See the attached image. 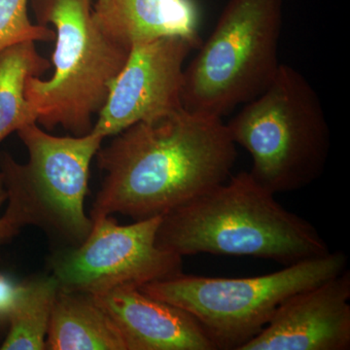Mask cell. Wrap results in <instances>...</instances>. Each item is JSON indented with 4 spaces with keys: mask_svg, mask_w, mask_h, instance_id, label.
<instances>
[{
    "mask_svg": "<svg viewBox=\"0 0 350 350\" xmlns=\"http://www.w3.org/2000/svg\"><path fill=\"white\" fill-rule=\"evenodd\" d=\"M236 146L222 118L184 108L135 124L96 153L105 177L90 218L163 216L228 180Z\"/></svg>",
    "mask_w": 350,
    "mask_h": 350,
    "instance_id": "1",
    "label": "cell"
},
{
    "mask_svg": "<svg viewBox=\"0 0 350 350\" xmlns=\"http://www.w3.org/2000/svg\"><path fill=\"white\" fill-rule=\"evenodd\" d=\"M250 172L163 214L159 247L183 256H248L283 266L322 256L328 244L308 220L287 211Z\"/></svg>",
    "mask_w": 350,
    "mask_h": 350,
    "instance_id": "2",
    "label": "cell"
},
{
    "mask_svg": "<svg viewBox=\"0 0 350 350\" xmlns=\"http://www.w3.org/2000/svg\"><path fill=\"white\" fill-rule=\"evenodd\" d=\"M226 125L250 154L253 178L273 194L300 190L323 174L331 147L325 112L292 66L280 64L271 84Z\"/></svg>",
    "mask_w": 350,
    "mask_h": 350,
    "instance_id": "3",
    "label": "cell"
},
{
    "mask_svg": "<svg viewBox=\"0 0 350 350\" xmlns=\"http://www.w3.org/2000/svg\"><path fill=\"white\" fill-rule=\"evenodd\" d=\"M34 9L39 25L56 29L55 70L48 80L27 78L25 98L48 130L62 126L75 137L88 135L131 49L101 29L91 0H34Z\"/></svg>",
    "mask_w": 350,
    "mask_h": 350,
    "instance_id": "4",
    "label": "cell"
},
{
    "mask_svg": "<svg viewBox=\"0 0 350 350\" xmlns=\"http://www.w3.org/2000/svg\"><path fill=\"white\" fill-rule=\"evenodd\" d=\"M29 152L27 163L0 153V172L6 189L2 217L14 234L25 226L41 228L73 246L89 236L93 221L85 213L90 165L103 137L91 133L82 137H55L38 123L17 131Z\"/></svg>",
    "mask_w": 350,
    "mask_h": 350,
    "instance_id": "5",
    "label": "cell"
},
{
    "mask_svg": "<svg viewBox=\"0 0 350 350\" xmlns=\"http://www.w3.org/2000/svg\"><path fill=\"white\" fill-rule=\"evenodd\" d=\"M283 0H230L184 68V109L222 118L252 100L278 73Z\"/></svg>",
    "mask_w": 350,
    "mask_h": 350,
    "instance_id": "6",
    "label": "cell"
},
{
    "mask_svg": "<svg viewBox=\"0 0 350 350\" xmlns=\"http://www.w3.org/2000/svg\"><path fill=\"white\" fill-rule=\"evenodd\" d=\"M347 262L342 251H330L268 275L225 278L181 273L139 289L190 313L216 350H241L268 325L287 298L340 275Z\"/></svg>",
    "mask_w": 350,
    "mask_h": 350,
    "instance_id": "7",
    "label": "cell"
},
{
    "mask_svg": "<svg viewBox=\"0 0 350 350\" xmlns=\"http://www.w3.org/2000/svg\"><path fill=\"white\" fill-rule=\"evenodd\" d=\"M161 219L157 216L126 226L111 216L94 221L81 244L53 257L52 275L59 290L94 296L183 273L182 257L157 245Z\"/></svg>",
    "mask_w": 350,
    "mask_h": 350,
    "instance_id": "8",
    "label": "cell"
},
{
    "mask_svg": "<svg viewBox=\"0 0 350 350\" xmlns=\"http://www.w3.org/2000/svg\"><path fill=\"white\" fill-rule=\"evenodd\" d=\"M193 49L180 38L131 46L92 131L103 138L114 137L139 122L183 108L184 63Z\"/></svg>",
    "mask_w": 350,
    "mask_h": 350,
    "instance_id": "9",
    "label": "cell"
},
{
    "mask_svg": "<svg viewBox=\"0 0 350 350\" xmlns=\"http://www.w3.org/2000/svg\"><path fill=\"white\" fill-rule=\"evenodd\" d=\"M350 271L292 295L241 350L350 349Z\"/></svg>",
    "mask_w": 350,
    "mask_h": 350,
    "instance_id": "10",
    "label": "cell"
},
{
    "mask_svg": "<svg viewBox=\"0 0 350 350\" xmlns=\"http://www.w3.org/2000/svg\"><path fill=\"white\" fill-rule=\"evenodd\" d=\"M92 297L118 328L126 350H216L190 313L139 287L115 288Z\"/></svg>",
    "mask_w": 350,
    "mask_h": 350,
    "instance_id": "11",
    "label": "cell"
},
{
    "mask_svg": "<svg viewBox=\"0 0 350 350\" xmlns=\"http://www.w3.org/2000/svg\"><path fill=\"white\" fill-rule=\"evenodd\" d=\"M94 19L108 36L131 48L165 38H180L199 49V16L193 0H98Z\"/></svg>",
    "mask_w": 350,
    "mask_h": 350,
    "instance_id": "12",
    "label": "cell"
},
{
    "mask_svg": "<svg viewBox=\"0 0 350 350\" xmlns=\"http://www.w3.org/2000/svg\"><path fill=\"white\" fill-rule=\"evenodd\" d=\"M50 350H126L121 334L91 295L57 293L46 337Z\"/></svg>",
    "mask_w": 350,
    "mask_h": 350,
    "instance_id": "13",
    "label": "cell"
},
{
    "mask_svg": "<svg viewBox=\"0 0 350 350\" xmlns=\"http://www.w3.org/2000/svg\"><path fill=\"white\" fill-rule=\"evenodd\" d=\"M52 64L36 50V42L17 44L0 53V144L10 133L38 117L25 98V83L31 76L42 75Z\"/></svg>",
    "mask_w": 350,
    "mask_h": 350,
    "instance_id": "14",
    "label": "cell"
},
{
    "mask_svg": "<svg viewBox=\"0 0 350 350\" xmlns=\"http://www.w3.org/2000/svg\"><path fill=\"white\" fill-rule=\"evenodd\" d=\"M59 291V283L53 275L23 283L9 319L8 334L0 349H46L51 315Z\"/></svg>",
    "mask_w": 350,
    "mask_h": 350,
    "instance_id": "15",
    "label": "cell"
},
{
    "mask_svg": "<svg viewBox=\"0 0 350 350\" xmlns=\"http://www.w3.org/2000/svg\"><path fill=\"white\" fill-rule=\"evenodd\" d=\"M27 1L0 0V53L27 41H55V31L32 24L27 14Z\"/></svg>",
    "mask_w": 350,
    "mask_h": 350,
    "instance_id": "16",
    "label": "cell"
},
{
    "mask_svg": "<svg viewBox=\"0 0 350 350\" xmlns=\"http://www.w3.org/2000/svg\"><path fill=\"white\" fill-rule=\"evenodd\" d=\"M21 289L22 283L16 282L11 276L0 273V324L9 321Z\"/></svg>",
    "mask_w": 350,
    "mask_h": 350,
    "instance_id": "17",
    "label": "cell"
},
{
    "mask_svg": "<svg viewBox=\"0 0 350 350\" xmlns=\"http://www.w3.org/2000/svg\"><path fill=\"white\" fill-rule=\"evenodd\" d=\"M6 200L7 194L5 186H4L3 176H2L1 172H0V209H1L2 204L6 202ZM15 236L16 234H14L12 230L6 224L3 217L0 216V245Z\"/></svg>",
    "mask_w": 350,
    "mask_h": 350,
    "instance_id": "18",
    "label": "cell"
}]
</instances>
